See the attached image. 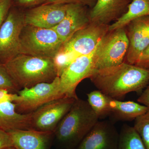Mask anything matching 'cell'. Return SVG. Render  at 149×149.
Instances as JSON below:
<instances>
[{
    "label": "cell",
    "mask_w": 149,
    "mask_h": 149,
    "mask_svg": "<svg viewBox=\"0 0 149 149\" xmlns=\"http://www.w3.org/2000/svg\"><path fill=\"white\" fill-rule=\"evenodd\" d=\"M31 113H19L12 102L0 103V129L8 132L14 130H31Z\"/></svg>",
    "instance_id": "cell-17"
},
{
    "label": "cell",
    "mask_w": 149,
    "mask_h": 149,
    "mask_svg": "<svg viewBox=\"0 0 149 149\" xmlns=\"http://www.w3.org/2000/svg\"><path fill=\"white\" fill-rule=\"evenodd\" d=\"M4 65L20 90L30 88L39 83H50L58 77L52 58L20 54Z\"/></svg>",
    "instance_id": "cell-3"
},
{
    "label": "cell",
    "mask_w": 149,
    "mask_h": 149,
    "mask_svg": "<svg viewBox=\"0 0 149 149\" xmlns=\"http://www.w3.org/2000/svg\"><path fill=\"white\" fill-rule=\"evenodd\" d=\"M119 133L112 122L98 121L75 149H118Z\"/></svg>",
    "instance_id": "cell-11"
},
{
    "label": "cell",
    "mask_w": 149,
    "mask_h": 149,
    "mask_svg": "<svg viewBox=\"0 0 149 149\" xmlns=\"http://www.w3.org/2000/svg\"><path fill=\"white\" fill-rule=\"evenodd\" d=\"M109 27V25L91 22L63 43L53 58L58 76L75 59L93 52L108 32Z\"/></svg>",
    "instance_id": "cell-4"
},
{
    "label": "cell",
    "mask_w": 149,
    "mask_h": 149,
    "mask_svg": "<svg viewBox=\"0 0 149 149\" xmlns=\"http://www.w3.org/2000/svg\"><path fill=\"white\" fill-rule=\"evenodd\" d=\"M68 4H44L24 15L26 25L52 29L59 24L66 14Z\"/></svg>",
    "instance_id": "cell-13"
},
{
    "label": "cell",
    "mask_w": 149,
    "mask_h": 149,
    "mask_svg": "<svg viewBox=\"0 0 149 149\" xmlns=\"http://www.w3.org/2000/svg\"><path fill=\"white\" fill-rule=\"evenodd\" d=\"M129 47L125 27L109 31L95 52V71L116 66L125 61Z\"/></svg>",
    "instance_id": "cell-6"
},
{
    "label": "cell",
    "mask_w": 149,
    "mask_h": 149,
    "mask_svg": "<svg viewBox=\"0 0 149 149\" xmlns=\"http://www.w3.org/2000/svg\"><path fill=\"white\" fill-rule=\"evenodd\" d=\"M88 102L77 98L55 130L61 149H75L99 120Z\"/></svg>",
    "instance_id": "cell-2"
},
{
    "label": "cell",
    "mask_w": 149,
    "mask_h": 149,
    "mask_svg": "<svg viewBox=\"0 0 149 149\" xmlns=\"http://www.w3.org/2000/svg\"><path fill=\"white\" fill-rule=\"evenodd\" d=\"M91 22L86 6L78 3L68 4L64 18L52 29L64 43L74 33Z\"/></svg>",
    "instance_id": "cell-14"
},
{
    "label": "cell",
    "mask_w": 149,
    "mask_h": 149,
    "mask_svg": "<svg viewBox=\"0 0 149 149\" xmlns=\"http://www.w3.org/2000/svg\"><path fill=\"white\" fill-rule=\"evenodd\" d=\"M77 99L63 97L43 105L31 113V129L44 132H54L58 123Z\"/></svg>",
    "instance_id": "cell-8"
},
{
    "label": "cell",
    "mask_w": 149,
    "mask_h": 149,
    "mask_svg": "<svg viewBox=\"0 0 149 149\" xmlns=\"http://www.w3.org/2000/svg\"><path fill=\"white\" fill-rule=\"evenodd\" d=\"M13 146L9 134L6 131L0 129V149H4Z\"/></svg>",
    "instance_id": "cell-26"
},
{
    "label": "cell",
    "mask_w": 149,
    "mask_h": 149,
    "mask_svg": "<svg viewBox=\"0 0 149 149\" xmlns=\"http://www.w3.org/2000/svg\"><path fill=\"white\" fill-rule=\"evenodd\" d=\"M4 149H16L15 147L13 146L10 147V148H7Z\"/></svg>",
    "instance_id": "cell-31"
},
{
    "label": "cell",
    "mask_w": 149,
    "mask_h": 149,
    "mask_svg": "<svg viewBox=\"0 0 149 149\" xmlns=\"http://www.w3.org/2000/svg\"><path fill=\"white\" fill-rule=\"evenodd\" d=\"M24 15L11 11L0 28V63L19 54L20 37L25 25Z\"/></svg>",
    "instance_id": "cell-9"
},
{
    "label": "cell",
    "mask_w": 149,
    "mask_h": 149,
    "mask_svg": "<svg viewBox=\"0 0 149 149\" xmlns=\"http://www.w3.org/2000/svg\"><path fill=\"white\" fill-rule=\"evenodd\" d=\"M132 0H97L89 11L91 21L107 25L125 13Z\"/></svg>",
    "instance_id": "cell-16"
},
{
    "label": "cell",
    "mask_w": 149,
    "mask_h": 149,
    "mask_svg": "<svg viewBox=\"0 0 149 149\" xmlns=\"http://www.w3.org/2000/svg\"><path fill=\"white\" fill-rule=\"evenodd\" d=\"M110 115L116 120L130 121L144 114L149 109L133 101H121L109 97Z\"/></svg>",
    "instance_id": "cell-18"
},
{
    "label": "cell",
    "mask_w": 149,
    "mask_h": 149,
    "mask_svg": "<svg viewBox=\"0 0 149 149\" xmlns=\"http://www.w3.org/2000/svg\"><path fill=\"white\" fill-rule=\"evenodd\" d=\"M95 50L77 58L63 70L59 77L61 93L63 97L78 98L76 93L77 85L85 78H90L95 72Z\"/></svg>",
    "instance_id": "cell-10"
},
{
    "label": "cell",
    "mask_w": 149,
    "mask_h": 149,
    "mask_svg": "<svg viewBox=\"0 0 149 149\" xmlns=\"http://www.w3.org/2000/svg\"><path fill=\"white\" fill-rule=\"evenodd\" d=\"M0 89H4L10 93H17L20 89L14 82L4 65L0 63Z\"/></svg>",
    "instance_id": "cell-23"
},
{
    "label": "cell",
    "mask_w": 149,
    "mask_h": 149,
    "mask_svg": "<svg viewBox=\"0 0 149 149\" xmlns=\"http://www.w3.org/2000/svg\"><path fill=\"white\" fill-rule=\"evenodd\" d=\"M90 79L98 90L118 100L132 92L142 93L149 83V70L123 62L96 70Z\"/></svg>",
    "instance_id": "cell-1"
},
{
    "label": "cell",
    "mask_w": 149,
    "mask_h": 149,
    "mask_svg": "<svg viewBox=\"0 0 149 149\" xmlns=\"http://www.w3.org/2000/svg\"><path fill=\"white\" fill-rule=\"evenodd\" d=\"M97 0H46L44 4L78 3L93 8Z\"/></svg>",
    "instance_id": "cell-24"
},
{
    "label": "cell",
    "mask_w": 149,
    "mask_h": 149,
    "mask_svg": "<svg viewBox=\"0 0 149 149\" xmlns=\"http://www.w3.org/2000/svg\"><path fill=\"white\" fill-rule=\"evenodd\" d=\"M87 97V102L99 119L110 116L109 97L99 90L92 91L88 93Z\"/></svg>",
    "instance_id": "cell-21"
},
{
    "label": "cell",
    "mask_w": 149,
    "mask_h": 149,
    "mask_svg": "<svg viewBox=\"0 0 149 149\" xmlns=\"http://www.w3.org/2000/svg\"><path fill=\"white\" fill-rule=\"evenodd\" d=\"M125 27L129 47L124 62L135 65L149 46V15L135 19Z\"/></svg>",
    "instance_id": "cell-12"
},
{
    "label": "cell",
    "mask_w": 149,
    "mask_h": 149,
    "mask_svg": "<svg viewBox=\"0 0 149 149\" xmlns=\"http://www.w3.org/2000/svg\"><path fill=\"white\" fill-rule=\"evenodd\" d=\"M40 0H17L19 4L23 6L30 5L39 1Z\"/></svg>",
    "instance_id": "cell-30"
},
{
    "label": "cell",
    "mask_w": 149,
    "mask_h": 149,
    "mask_svg": "<svg viewBox=\"0 0 149 149\" xmlns=\"http://www.w3.org/2000/svg\"><path fill=\"white\" fill-rule=\"evenodd\" d=\"M13 146L16 149H50L54 139V132L35 130L9 131Z\"/></svg>",
    "instance_id": "cell-15"
},
{
    "label": "cell",
    "mask_w": 149,
    "mask_h": 149,
    "mask_svg": "<svg viewBox=\"0 0 149 149\" xmlns=\"http://www.w3.org/2000/svg\"><path fill=\"white\" fill-rule=\"evenodd\" d=\"M147 15H149V0H132L125 13L109 24V31L125 27L133 19Z\"/></svg>",
    "instance_id": "cell-19"
},
{
    "label": "cell",
    "mask_w": 149,
    "mask_h": 149,
    "mask_svg": "<svg viewBox=\"0 0 149 149\" xmlns=\"http://www.w3.org/2000/svg\"><path fill=\"white\" fill-rule=\"evenodd\" d=\"M137 101L149 109V83L142 92Z\"/></svg>",
    "instance_id": "cell-29"
},
{
    "label": "cell",
    "mask_w": 149,
    "mask_h": 149,
    "mask_svg": "<svg viewBox=\"0 0 149 149\" xmlns=\"http://www.w3.org/2000/svg\"><path fill=\"white\" fill-rule=\"evenodd\" d=\"M133 127L141 137L146 149H149V109L135 119Z\"/></svg>",
    "instance_id": "cell-22"
},
{
    "label": "cell",
    "mask_w": 149,
    "mask_h": 149,
    "mask_svg": "<svg viewBox=\"0 0 149 149\" xmlns=\"http://www.w3.org/2000/svg\"><path fill=\"white\" fill-rule=\"evenodd\" d=\"M14 103L19 113L27 114L51 101L63 96L61 93L59 77H56L50 83H39L29 88L19 91Z\"/></svg>",
    "instance_id": "cell-7"
},
{
    "label": "cell",
    "mask_w": 149,
    "mask_h": 149,
    "mask_svg": "<svg viewBox=\"0 0 149 149\" xmlns=\"http://www.w3.org/2000/svg\"><path fill=\"white\" fill-rule=\"evenodd\" d=\"M17 97V93H12L4 89H0V103L5 102H14Z\"/></svg>",
    "instance_id": "cell-28"
},
{
    "label": "cell",
    "mask_w": 149,
    "mask_h": 149,
    "mask_svg": "<svg viewBox=\"0 0 149 149\" xmlns=\"http://www.w3.org/2000/svg\"><path fill=\"white\" fill-rule=\"evenodd\" d=\"M134 65L149 70V46L142 53Z\"/></svg>",
    "instance_id": "cell-25"
},
{
    "label": "cell",
    "mask_w": 149,
    "mask_h": 149,
    "mask_svg": "<svg viewBox=\"0 0 149 149\" xmlns=\"http://www.w3.org/2000/svg\"><path fill=\"white\" fill-rule=\"evenodd\" d=\"M118 149H146L133 126L124 124L119 133Z\"/></svg>",
    "instance_id": "cell-20"
},
{
    "label": "cell",
    "mask_w": 149,
    "mask_h": 149,
    "mask_svg": "<svg viewBox=\"0 0 149 149\" xmlns=\"http://www.w3.org/2000/svg\"><path fill=\"white\" fill-rule=\"evenodd\" d=\"M63 44L54 29L25 24L20 35L19 54L53 59Z\"/></svg>",
    "instance_id": "cell-5"
},
{
    "label": "cell",
    "mask_w": 149,
    "mask_h": 149,
    "mask_svg": "<svg viewBox=\"0 0 149 149\" xmlns=\"http://www.w3.org/2000/svg\"><path fill=\"white\" fill-rule=\"evenodd\" d=\"M11 0H0V28L7 15Z\"/></svg>",
    "instance_id": "cell-27"
}]
</instances>
